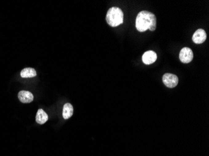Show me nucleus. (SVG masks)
I'll list each match as a JSON object with an SVG mask.
<instances>
[{"label": "nucleus", "mask_w": 209, "mask_h": 156, "mask_svg": "<svg viewBox=\"0 0 209 156\" xmlns=\"http://www.w3.org/2000/svg\"><path fill=\"white\" fill-rule=\"evenodd\" d=\"M48 120V114L42 109L38 110L36 115V122L39 124H43Z\"/></svg>", "instance_id": "obj_8"}, {"label": "nucleus", "mask_w": 209, "mask_h": 156, "mask_svg": "<svg viewBox=\"0 0 209 156\" xmlns=\"http://www.w3.org/2000/svg\"><path fill=\"white\" fill-rule=\"evenodd\" d=\"M20 75L23 78L33 77L36 76V71L32 68H26L21 71Z\"/></svg>", "instance_id": "obj_10"}, {"label": "nucleus", "mask_w": 209, "mask_h": 156, "mask_svg": "<svg viewBox=\"0 0 209 156\" xmlns=\"http://www.w3.org/2000/svg\"><path fill=\"white\" fill-rule=\"evenodd\" d=\"M73 114V107L70 103H66L63 109V117L65 119L70 118Z\"/></svg>", "instance_id": "obj_9"}, {"label": "nucleus", "mask_w": 209, "mask_h": 156, "mask_svg": "<svg viewBox=\"0 0 209 156\" xmlns=\"http://www.w3.org/2000/svg\"><path fill=\"white\" fill-rule=\"evenodd\" d=\"M163 84L169 88H174L176 87L179 83L178 77L173 74L165 73L162 77Z\"/></svg>", "instance_id": "obj_3"}, {"label": "nucleus", "mask_w": 209, "mask_h": 156, "mask_svg": "<svg viewBox=\"0 0 209 156\" xmlns=\"http://www.w3.org/2000/svg\"><path fill=\"white\" fill-rule=\"evenodd\" d=\"M207 33L203 29H197L192 36V41L196 44H202L205 41Z\"/></svg>", "instance_id": "obj_6"}, {"label": "nucleus", "mask_w": 209, "mask_h": 156, "mask_svg": "<svg viewBox=\"0 0 209 156\" xmlns=\"http://www.w3.org/2000/svg\"><path fill=\"white\" fill-rule=\"evenodd\" d=\"M123 12L118 7L110 8L106 16L107 23L111 27H117L123 23Z\"/></svg>", "instance_id": "obj_2"}, {"label": "nucleus", "mask_w": 209, "mask_h": 156, "mask_svg": "<svg viewBox=\"0 0 209 156\" xmlns=\"http://www.w3.org/2000/svg\"><path fill=\"white\" fill-rule=\"evenodd\" d=\"M179 58L180 61L183 63H191L194 58L192 50L187 47L182 48L179 54Z\"/></svg>", "instance_id": "obj_4"}, {"label": "nucleus", "mask_w": 209, "mask_h": 156, "mask_svg": "<svg viewBox=\"0 0 209 156\" xmlns=\"http://www.w3.org/2000/svg\"><path fill=\"white\" fill-rule=\"evenodd\" d=\"M135 26L140 32H144L147 29L154 31L157 28V18L153 13L142 11L137 14Z\"/></svg>", "instance_id": "obj_1"}, {"label": "nucleus", "mask_w": 209, "mask_h": 156, "mask_svg": "<svg viewBox=\"0 0 209 156\" xmlns=\"http://www.w3.org/2000/svg\"><path fill=\"white\" fill-rule=\"evenodd\" d=\"M157 59V53L154 51H148L142 56V61L144 64L149 65L154 63Z\"/></svg>", "instance_id": "obj_5"}, {"label": "nucleus", "mask_w": 209, "mask_h": 156, "mask_svg": "<svg viewBox=\"0 0 209 156\" xmlns=\"http://www.w3.org/2000/svg\"><path fill=\"white\" fill-rule=\"evenodd\" d=\"M18 99L23 103H30L34 99V96L31 92L22 91L18 93Z\"/></svg>", "instance_id": "obj_7"}]
</instances>
